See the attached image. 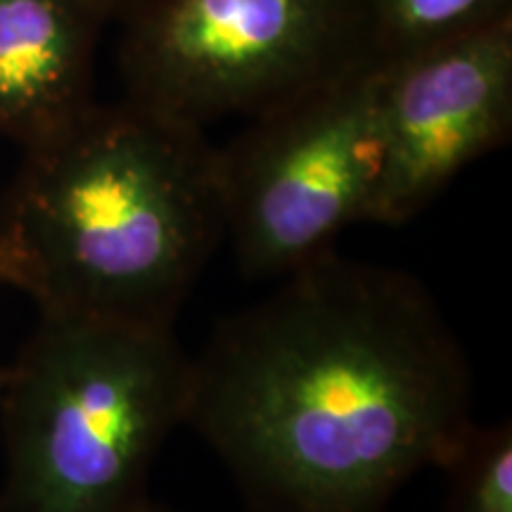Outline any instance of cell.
Here are the masks:
<instances>
[{"instance_id": "obj_11", "label": "cell", "mask_w": 512, "mask_h": 512, "mask_svg": "<svg viewBox=\"0 0 512 512\" xmlns=\"http://www.w3.org/2000/svg\"><path fill=\"white\" fill-rule=\"evenodd\" d=\"M143 512H174V510H169V508H164V505H157L155 501H152L150 505H147V508L143 510Z\"/></svg>"}, {"instance_id": "obj_7", "label": "cell", "mask_w": 512, "mask_h": 512, "mask_svg": "<svg viewBox=\"0 0 512 512\" xmlns=\"http://www.w3.org/2000/svg\"><path fill=\"white\" fill-rule=\"evenodd\" d=\"M105 24L88 0H0V136L34 145L93 105Z\"/></svg>"}, {"instance_id": "obj_3", "label": "cell", "mask_w": 512, "mask_h": 512, "mask_svg": "<svg viewBox=\"0 0 512 512\" xmlns=\"http://www.w3.org/2000/svg\"><path fill=\"white\" fill-rule=\"evenodd\" d=\"M190 387L174 328L41 316L0 382V512H143Z\"/></svg>"}, {"instance_id": "obj_8", "label": "cell", "mask_w": 512, "mask_h": 512, "mask_svg": "<svg viewBox=\"0 0 512 512\" xmlns=\"http://www.w3.org/2000/svg\"><path fill=\"white\" fill-rule=\"evenodd\" d=\"M375 60L420 50L512 19V0H358Z\"/></svg>"}, {"instance_id": "obj_9", "label": "cell", "mask_w": 512, "mask_h": 512, "mask_svg": "<svg viewBox=\"0 0 512 512\" xmlns=\"http://www.w3.org/2000/svg\"><path fill=\"white\" fill-rule=\"evenodd\" d=\"M441 470L448 475L446 512H512V425H477Z\"/></svg>"}, {"instance_id": "obj_12", "label": "cell", "mask_w": 512, "mask_h": 512, "mask_svg": "<svg viewBox=\"0 0 512 512\" xmlns=\"http://www.w3.org/2000/svg\"><path fill=\"white\" fill-rule=\"evenodd\" d=\"M0 382H3V370H0Z\"/></svg>"}, {"instance_id": "obj_1", "label": "cell", "mask_w": 512, "mask_h": 512, "mask_svg": "<svg viewBox=\"0 0 512 512\" xmlns=\"http://www.w3.org/2000/svg\"><path fill=\"white\" fill-rule=\"evenodd\" d=\"M463 344L415 275L330 252L216 325L195 427L249 512H384L472 427Z\"/></svg>"}, {"instance_id": "obj_2", "label": "cell", "mask_w": 512, "mask_h": 512, "mask_svg": "<svg viewBox=\"0 0 512 512\" xmlns=\"http://www.w3.org/2000/svg\"><path fill=\"white\" fill-rule=\"evenodd\" d=\"M226 240L219 147L138 102H93L24 147L0 207V285L41 316L174 328Z\"/></svg>"}, {"instance_id": "obj_4", "label": "cell", "mask_w": 512, "mask_h": 512, "mask_svg": "<svg viewBox=\"0 0 512 512\" xmlns=\"http://www.w3.org/2000/svg\"><path fill=\"white\" fill-rule=\"evenodd\" d=\"M380 91L382 62L356 64L249 117L221 147L223 226L247 278H285L373 219Z\"/></svg>"}, {"instance_id": "obj_10", "label": "cell", "mask_w": 512, "mask_h": 512, "mask_svg": "<svg viewBox=\"0 0 512 512\" xmlns=\"http://www.w3.org/2000/svg\"><path fill=\"white\" fill-rule=\"evenodd\" d=\"M88 3L95 5L107 17V22H119L138 0H88Z\"/></svg>"}, {"instance_id": "obj_5", "label": "cell", "mask_w": 512, "mask_h": 512, "mask_svg": "<svg viewBox=\"0 0 512 512\" xmlns=\"http://www.w3.org/2000/svg\"><path fill=\"white\" fill-rule=\"evenodd\" d=\"M119 24L124 98L202 131L375 60L358 0H138Z\"/></svg>"}, {"instance_id": "obj_6", "label": "cell", "mask_w": 512, "mask_h": 512, "mask_svg": "<svg viewBox=\"0 0 512 512\" xmlns=\"http://www.w3.org/2000/svg\"><path fill=\"white\" fill-rule=\"evenodd\" d=\"M382 176L370 223L399 226L512 131V19L382 62Z\"/></svg>"}]
</instances>
